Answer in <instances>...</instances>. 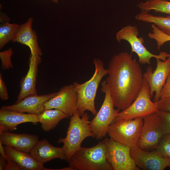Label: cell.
<instances>
[{
  "label": "cell",
  "mask_w": 170,
  "mask_h": 170,
  "mask_svg": "<svg viewBox=\"0 0 170 170\" xmlns=\"http://www.w3.org/2000/svg\"><path fill=\"white\" fill-rule=\"evenodd\" d=\"M163 156L170 158V133H166L156 149Z\"/></svg>",
  "instance_id": "cell-26"
},
{
  "label": "cell",
  "mask_w": 170,
  "mask_h": 170,
  "mask_svg": "<svg viewBox=\"0 0 170 170\" xmlns=\"http://www.w3.org/2000/svg\"><path fill=\"white\" fill-rule=\"evenodd\" d=\"M4 148L8 158L14 161L21 169L25 170H48L34 158L29 153L17 150L5 145Z\"/></svg>",
  "instance_id": "cell-20"
},
{
  "label": "cell",
  "mask_w": 170,
  "mask_h": 170,
  "mask_svg": "<svg viewBox=\"0 0 170 170\" xmlns=\"http://www.w3.org/2000/svg\"><path fill=\"white\" fill-rule=\"evenodd\" d=\"M56 93L54 92L44 95H30L13 105H3L1 109L38 115L45 110V103Z\"/></svg>",
  "instance_id": "cell-14"
},
{
  "label": "cell",
  "mask_w": 170,
  "mask_h": 170,
  "mask_svg": "<svg viewBox=\"0 0 170 170\" xmlns=\"http://www.w3.org/2000/svg\"><path fill=\"white\" fill-rule=\"evenodd\" d=\"M130 155L136 165L145 170H163L170 167V158L163 156L155 150H143L137 145L131 148Z\"/></svg>",
  "instance_id": "cell-11"
},
{
  "label": "cell",
  "mask_w": 170,
  "mask_h": 170,
  "mask_svg": "<svg viewBox=\"0 0 170 170\" xmlns=\"http://www.w3.org/2000/svg\"><path fill=\"white\" fill-rule=\"evenodd\" d=\"M156 102L159 111L170 112V97L161 98Z\"/></svg>",
  "instance_id": "cell-29"
},
{
  "label": "cell",
  "mask_w": 170,
  "mask_h": 170,
  "mask_svg": "<svg viewBox=\"0 0 170 170\" xmlns=\"http://www.w3.org/2000/svg\"><path fill=\"white\" fill-rule=\"evenodd\" d=\"M142 130L137 146L146 151L156 149L166 134L162 120L156 113L144 118Z\"/></svg>",
  "instance_id": "cell-8"
},
{
  "label": "cell",
  "mask_w": 170,
  "mask_h": 170,
  "mask_svg": "<svg viewBox=\"0 0 170 170\" xmlns=\"http://www.w3.org/2000/svg\"><path fill=\"white\" fill-rule=\"evenodd\" d=\"M108 138L89 148L81 147L69 161L73 170H113L107 155Z\"/></svg>",
  "instance_id": "cell-3"
},
{
  "label": "cell",
  "mask_w": 170,
  "mask_h": 170,
  "mask_svg": "<svg viewBox=\"0 0 170 170\" xmlns=\"http://www.w3.org/2000/svg\"><path fill=\"white\" fill-rule=\"evenodd\" d=\"M161 118L166 133H170V112L159 111L156 112Z\"/></svg>",
  "instance_id": "cell-28"
},
{
  "label": "cell",
  "mask_w": 170,
  "mask_h": 170,
  "mask_svg": "<svg viewBox=\"0 0 170 170\" xmlns=\"http://www.w3.org/2000/svg\"><path fill=\"white\" fill-rule=\"evenodd\" d=\"M32 22L33 19L31 17L25 23L20 25L12 41L28 47L31 54L41 56L42 51L38 44L37 34L32 29Z\"/></svg>",
  "instance_id": "cell-19"
},
{
  "label": "cell",
  "mask_w": 170,
  "mask_h": 170,
  "mask_svg": "<svg viewBox=\"0 0 170 170\" xmlns=\"http://www.w3.org/2000/svg\"><path fill=\"white\" fill-rule=\"evenodd\" d=\"M4 170H20L21 168L13 160L9 159Z\"/></svg>",
  "instance_id": "cell-32"
},
{
  "label": "cell",
  "mask_w": 170,
  "mask_h": 170,
  "mask_svg": "<svg viewBox=\"0 0 170 170\" xmlns=\"http://www.w3.org/2000/svg\"><path fill=\"white\" fill-rule=\"evenodd\" d=\"M137 7L141 11L154 10L170 14V1L165 0H148L139 3Z\"/></svg>",
  "instance_id": "cell-23"
},
{
  "label": "cell",
  "mask_w": 170,
  "mask_h": 170,
  "mask_svg": "<svg viewBox=\"0 0 170 170\" xmlns=\"http://www.w3.org/2000/svg\"><path fill=\"white\" fill-rule=\"evenodd\" d=\"M38 122L37 115L36 114L0 110V133L14 130L18 125L23 123L37 124Z\"/></svg>",
  "instance_id": "cell-17"
},
{
  "label": "cell",
  "mask_w": 170,
  "mask_h": 170,
  "mask_svg": "<svg viewBox=\"0 0 170 170\" xmlns=\"http://www.w3.org/2000/svg\"><path fill=\"white\" fill-rule=\"evenodd\" d=\"M7 160L2 156H0V170H4Z\"/></svg>",
  "instance_id": "cell-33"
},
{
  "label": "cell",
  "mask_w": 170,
  "mask_h": 170,
  "mask_svg": "<svg viewBox=\"0 0 170 170\" xmlns=\"http://www.w3.org/2000/svg\"><path fill=\"white\" fill-rule=\"evenodd\" d=\"M151 32L148 33V37L156 42L157 49H159L166 42L170 41V35L161 30L153 24L151 25Z\"/></svg>",
  "instance_id": "cell-25"
},
{
  "label": "cell",
  "mask_w": 170,
  "mask_h": 170,
  "mask_svg": "<svg viewBox=\"0 0 170 170\" xmlns=\"http://www.w3.org/2000/svg\"><path fill=\"white\" fill-rule=\"evenodd\" d=\"M165 55L166 58L167 57H168V58L170 57V52L169 54H167V53H166V52H165Z\"/></svg>",
  "instance_id": "cell-35"
},
{
  "label": "cell",
  "mask_w": 170,
  "mask_h": 170,
  "mask_svg": "<svg viewBox=\"0 0 170 170\" xmlns=\"http://www.w3.org/2000/svg\"><path fill=\"white\" fill-rule=\"evenodd\" d=\"M52 1L55 3H57L58 2L59 0H51Z\"/></svg>",
  "instance_id": "cell-36"
},
{
  "label": "cell",
  "mask_w": 170,
  "mask_h": 170,
  "mask_svg": "<svg viewBox=\"0 0 170 170\" xmlns=\"http://www.w3.org/2000/svg\"><path fill=\"white\" fill-rule=\"evenodd\" d=\"M37 115L42 129L47 132L54 128L61 120L68 117L64 113L56 109L45 110Z\"/></svg>",
  "instance_id": "cell-21"
},
{
  "label": "cell",
  "mask_w": 170,
  "mask_h": 170,
  "mask_svg": "<svg viewBox=\"0 0 170 170\" xmlns=\"http://www.w3.org/2000/svg\"><path fill=\"white\" fill-rule=\"evenodd\" d=\"M170 97V73L169 74L160 94V99Z\"/></svg>",
  "instance_id": "cell-30"
},
{
  "label": "cell",
  "mask_w": 170,
  "mask_h": 170,
  "mask_svg": "<svg viewBox=\"0 0 170 170\" xmlns=\"http://www.w3.org/2000/svg\"><path fill=\"white\" fill-rule=\"evenodd\" d=\"M0 98L2 100H6L8 98L6 87L3 81L2 74H0Z\"/></svg>",
  "instance_id": "cell-31"
},
{
  "label": "cell",
  "mask_w": 170,
  "mask_h": 170,
  "mask_svg": "<svg viewBox=\"0 0 170 170\" xmlns=\"http://www.w3.org/2000/svg\"><path fill=\"white\" fill-rule=\"evenodd\" d=\"M39 162L44 164L55 159L65 160V156L62 147L52 145L46 139L38 140L29 153Z\"/></svg>",
  "instance_id": "cell-18"
},
{
  "label": "cell",
  "mask_w": 170,
  "mask_h": 170,
  "mask_svg": "<svg viewBox=\"0 0 170 170\" xmlns=\"http://www.w3.org/2000/svg\"><path fill=\"white\" fill-rule=\"evenodd\" d=\"M135 19L139 21L153 24L164 33L170 35V16H156L147 11H141L135 15Z\"/></svg>",
  "instance_id": "cell-22"
},
{
  "label": "cell",
  "mask_w": 170,
  "mask_h": 170,
  "mask_svg": "<svg viewBox=\"0 0 170 170\" xmlns=\"http://www.w3.org/2000/svg\"><path fill=\"white\" fill-rule=\"evenodd\" d=\"M131 148L108 139L107 155L108 162L113 170H139L131 157Z\"/></svg>",
  "instance_id": "cell-10"
},
{
  "label": "cell",
  "mask_w": 170,
  "mask_h": 170,
  "mask_svg": "<svg viewBox=\"0 0 170 170\" xmlns=\"http://www.w3.org/2000/svg\"><path fill=\"white\" fill-rule=\"evenodd\" d=\"M77 94L72 84L62 87L56 94L44 104L45 110H59L69 117L77 110Z\"/></svg>",
  "instance_id": "cell-12"
},
{
  "label": "cell",
  "mask_w": 170,
  "mask_h": 170,
  "mask_svg": "<svg viewBox=\"0 0 170 170\" xmlns=\"http://www.w3.org/2000/svg\"><path fill=\"white\" fill-rule=\"evenodd\" d=\"M148 83L144 79L142 88L136 98L125 109L119 112L114 122L145 116L159 111L157 102L151 101Z\"/></svg>",
  "instance_id": "cell-7"
},
{
  "label": "cell",
  "mask_w": 170,
  "mask_h": 170,
  "mask_svg": "<svg viewBox=\"0 0 170 170\" xmlns=\"http://www.w3.org/2000/svg\"><path fill=\"white\" fill-rule=\"evenodd\" d=\"M143 124L141 117L118 120L109 126L107 133L111 139L131 148L137 145Z\"/></svg>",
  "instance_id": "cell-6"
},
{
  "label": "cell",
  "mask_w": 170,
  "mask_h": 170,
  "mask_svg": "<svg viewBox=\"0 0 170 170\" xmlns=\"http://www.w3.org/2000/svg\"><path fill=\"white\" fill-rule=\"evenodd\" d=\"M95 68L91 78L86 82L80 84L74 82L73 84L77 94V110L82 116L86 111L95 116L97 112L95 105V99L99 85L103 78L107 75L102 61L97 58L93 60Z\"/></svg>",
  "instance_id": "cell-2"
},
{
  "label": "cell",
  "mask_w": 170,
  "mask_h": 170,
  "mask_svg": "<svg viewBox=\"0 0 170 170\" xmlns=\"http://www.w3.org/2000/svg\"><path fill=\"white\" fill-rule=\"evenodd\" d=\"M41 61V56L30 54L29 60V68L26 75L21 80L20 90L15 103L28 96L37 94V78L38 66Z\"/></svg>",
  "instance_id": "cell-15"
},
{
  "label": "cell",
  "mask_w": 170,
  "mask_h": 170,
  "mask_svg": "<svg viewBox=\"0 0 170 170\" xmlns=\"http://www.w3.org/2000/svg\"><path fill=\"white\" fill-rule=\"evenodd\" d=\"M139 34V29L136 26L128 25L123 27L116 34L117 41L120 42L124 40L130 44L132 52H134L139 57V62L142 64L150 65L152 58L159 59L162 60L166 59L164 57L163 52L158 55H156L149 51L144 45V40L142 37H138Z\"/></svg>",
  "instance_id": "cell-9"
},
{
  "label": "cell",
  "mask_w": 170,
  "mask_h": 170,
  "mask_svg": "<svg viewBox=\"0 0 170 170\" xmlns=\"http://www.w3.org/2000/svg\"><path fill=\"white\" fill-rule=\"evenodd\" d=\"M105 80L115 107L123 110L129 106L140 91L144 78L139 62L127 52L114 55L107 68Z\"/></svg>",
  "instance_id": "cell-1"
},
{
  "label": "cell",
  "mask_w": 170,
  "mask_h": 170,
  "mask_svg": "<svg viewBox=\"0 0 170 170\" xmlns=\"http://www.w3.org/2000/svg\"><path fill=\"white\" fill-rule=\"evenodd\" d=\"M3 144L2 143L0 142V155L2 156L3 157L5 158L7 161L9 160V158H8L7 156L4 148V146H3Z\"/></svg>",
  "instance_id": "cell-34"
},
{
  "label": "cell",
  "mask_w": 170,
  "mask_h": 170,
  "mask_svg": "<svg viewBox=\"0 0 170 170\" xmlns=\"http://www.w3.org/2000/svg\"><path fill=\"white\" fill-rule=\"evenodd\" d=\"M13 53L12 48L0 52V58L2 69H8L13 67L11 61V57Z\"/></svg>",
  "instance_id": "cell-27"
},
{
  "label": "cell",
  "mask_w": 170,
  "mask_h": 170,
  "mask_svg": "<svg viewBox=\"0 0 170 170\" xmlns=\"http://www.w3.org/2000/svg\"><path fill=\"white\" fill-rule=\"evenodd\" d=\"M38 140V137L35 135L15 133L8 131L0 133V142L3 145L27 153H30Z\"/></svg>",
  "instance_id": "cell-16"
},
{
  "label": "cell",
  "mask_w": 170,
  "mask_h": 170,
  "mask_svg": "<svg viewBox=\"0 0 170 170\" xmlns=\"http://www.w3.org/2000/svg\"><path fill=\"white\" fill-rule=\"evenodd\" d=\"M88 113L85 112L81 116L77 110L71 116L66 135L60 138L58 143H62L65 161L69 162L73 155L81 147L82 141L87 138L95 136L90 129Z\"/></svg>",
  "instance_id": "cell-4"
},
{
  "label": "cell",
  "mask_w": 170,
  "mask_h": 170,
  "mask_svg": "<svg viewBox=\"0 0 170 170\" xmlns=\"http://www.w3.org/2000/svg\"><path fill=\"white\" fill-rule=\"evenodd\" d=\"M156 60L155 70L153 71L151 67L149 66L143 75L144 78L149 85L151 98L155 93L153 101L155 102L160 99L161 91L170 73V57L162 61L159 59Z\"/></svg>",
  "instance_id": "cell-13"
},
{
  "label": "cell",
  "mask_w": 170,
  "mask_h": 170,
  "mask_svg": "<svg viewBox=\"0 0 170 170\" xmlns=\"http://www.w3.org/2000/svg\"><path fill=\"white\" fill-rule=\"evenodd\" d=\"M18 24L4 22L0 26V48L12 41L20 27Z\"/></svg>",
  "instance_id": "cell-24"
},
{
  "label": "cell",
  "mask_w": 170,
  "mask_h": 170,
  "mask_svg": "<svg viewBox=\"0 0 170 170\" xmlns=\"http://www.w3.org/2000/svg\"><path fill=\"white\" fill-rule=\"evenodd\" d=\"M101 91L105 94L103 102L99 111L89 124L96 139H100L107 133L109 126L112 123L120 110L115 109L110 89L105 80L101 82Z\"/></svg>",
  "instance_id": "cell-5"
}]
</instances>
